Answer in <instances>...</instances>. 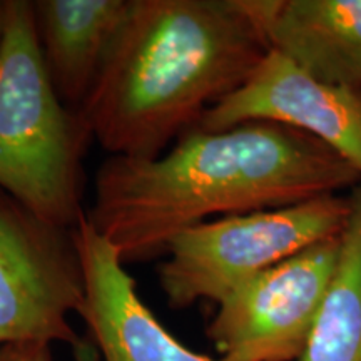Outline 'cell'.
<instances>
[{
	"label": "cell",
	"instance_id": "obj_1",
	"mask_svg": "<svg viewBox=\"0 0 361 361\" xmlns=\"http://www.w3.org/2000/svg\"><path fill=\"white\" fill-rule=\"evenodd\" d=\"M360 183L338 152L288 126L194 128L154 159L107 157L87 218L128 266L164 258L179 233L211 216L279 209Z\"/></svg>",
	"mask_w": 361,
	"mask_h": 361
},
{
	"label": "cell",
	"instance_id": "obj_2",
	"mask_svg": "<svg viewBox=\"0 0 361 361\" xmlns=\"http://www.w3.org/2000/svg\"><path fill=\"white\" fill-rule=\"evenodd\" d=\"M269 51L243 0H130L79 114L109 156L154 159L241 87Z\"/></svg>",
	"mask_w": 361,
	"mask_h": 361
},
{
	"label": "cell",
	"instance_id": "obj_3",
	"mask_svg": "<svg viewBox=\"0 0 361 361\" xmlns=\"http://www.w3.org/2000/svg\"><path fill=\"white\" fill-rule=\"evenodd\" d=\"M92 142L49 79L30 0H7L0 51V191L49 223L72 229L82 207Z\"/></svg>",
	"mask_w": 361,
	"mask_h": 361
},
{
	"label": "cell",
	"instance_id": "obj_4",
	"mask_svg": "<svg viewBox=\"0 0 361 361\" xmlns=\"http://www.w3.org/2000/svg\"><path fill=\"white\" fill-rule=\"evenodd\" d=\"M348 196L316 197L279 209L224 216L179 233L157 264L168 305L188 308L201 300L221 303L234 288L323 239L340 236Z\"/></svg>",
	"mask_w": 361,
	"mask_h": 361
},
{
	"label": "cell",
	"instance_id": "obj_5",
	"mask_svg": "<svg viewBox=\"0 0 361 361\" xmlns=\"http://www.w3.org/2000/svg\"><path fill=\"white\" fill-rule=\"evenodd\" d=\"M85 305L74 228L37 216L0 191V346L64 343L82 360L87 345L69 322Z\"/></svg>",
	"mask_w": 361,
	"mask_h": 361
},
{
	"label": "cell",
	"instance_id": "obj_6",
	"mask_svg": "<svg viewBox=\"0 0 361 361\" xmlns=\"http://www.w3.org/2000/svg\"><path fill=\"white\" fill-rule=\"evenodd\" d=\"M341 234L271 266L218 305L207 336L223 356L238 361H293L306 348L335 278Z\"/></svg>",
	"mask_w": 361,
	"mask_h": 361
},
{
	"label": "cell",
	"instance_id": "obj_7",
	"mask_svg": "<svg viewBox=\"0 0 361 361\" xmlns=\"http://www.w3.org/2000/svg\"><path fill=\"white\" fill-rule=\"evenodd\" d=\"M246 123L288 126L338 152L361 176V90L324 84L269 51L241 87L206 112L197 129Z\"/></svg>",
	"mask_w": 361,
	"mask_h": 361
},
{
	"label": "cell",
	"instance_id": "obj_8",
	"mask_svg": "<svg viewBox=\"0 0 361 361\" xmlns=\"http://www.w3.org/2000/svg\"><path fill=\"white\" fill-rule=\"evenodd\" d=\"M74 238L85 278L80 318L104 361H238L196 353L176 340L141 300L134 278L87 211L74 226Z\"/></svg>",
	"mask_w": 361,
	"mask_h": 361
},
{
	"label": "cell",
	"instance_id": "obj_9",
	"mask_svg": "<svg viewBox=\"0 0 361 361\" xmlns=\"http://www.w3.org/2000/svg\"><path fill=\"white\" fill-rule=\"evenodd\" d=\"M271 51L324 84L361 90V0H243Z\"/></svg>",
	"mask_w": 361,
	"mask_h": 361
},
{
	"label": "cell",
	"instance_id": "obj_10",
	"mask_svg": "<svg viewBox=\"0 0 361 361\" xmlns=\"http://www.w3.org/2000/svg\"><path fill=\"white\" fill-rule=\"evenodd\" d=\"M34 22L49 79L80 112L96 87L130 0H35Z\"/></svg>",
	"mask_w": 361,
	"mask_h": 361
},
{
	"label": "cell",
	"instance_id": "obj_11",
	"mask_svg": "<svg viewBox=\"0 0 361 361\" xmlns=\"http://www.w3.org/2000/svg\"><path fill=\"white\" fill-rule=\"evenodd\" d=\"M348 200L340 263L301 361H361V183Z\"/></svg>",
	"mask_w": 361,
	"mask_h": 361
},
{
	"label": "cell",
	"instance_id": "obj_12",
	"mask_svg": "<svg viewBox=\"0 0 361 361\" xmlns=\"http://www.w3.org/2000/svg\"><path fill=\"white\" fill-rule=\"evenodd\" d=\"M0 361H52L51 345L12 343L0 346Z\"/></svg>",
	"mask_w": 361,
	"mask_h": 361
},
{
	"label": "cell",
	"instance_id": "obj_13",
	"mask_svg": "<svg viewBox=\"0 0 361 361\" xmlns=\"http://www.w3.org/2000/svg\"><path fill=\"white\" fill-rule=\"evenodd\" d=\"M6 11H7V0H0V51H2V42H4V29H6Z\"/></svg>",
	"mask_w": 361,
	"mask_h": 361
}]
</instances>
